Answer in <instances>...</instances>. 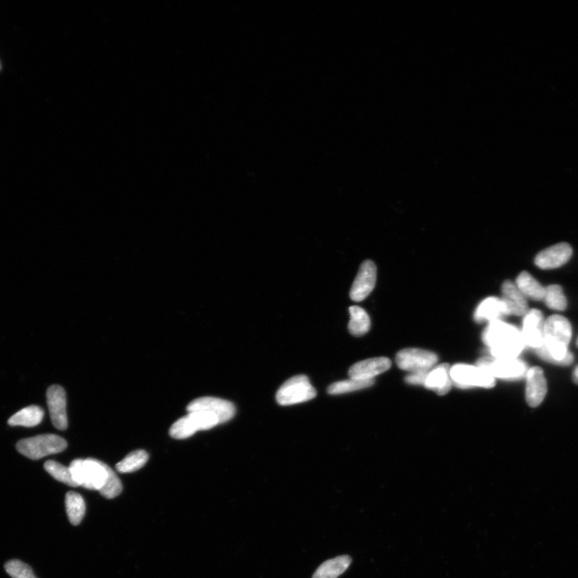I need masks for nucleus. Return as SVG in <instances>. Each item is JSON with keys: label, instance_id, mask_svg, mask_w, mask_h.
Listing matches in <instances>:
<instances>
[{"label": "nucleus", "instance_id": "1", "mask_svg": "<svg viewBox=\"0 0 578 578\" xmlns=\"http://www.w3.org/2000/svg\"><path fill=\"white\" fill-rule=\"evenodd\" d=\"M571 339L569 320L560 315L550 316L544 323V343L536 350L537 355L550 364L570 366L574 360L568 349Z\"/></svg>", "mask_w": 578, "mask_h": 578}, {"label": "nucleus", "instance_id": "32", "mask_svg": "<svg viewBox=\"0 0 578 578\" xmlns=\"http://www.w3.org/2000/svg\"><path fill=\"white\" fill-rule=\"evenodd\" d=\"M576 344H577V346L578 347V338H577V343H576Z\"/></svg>", "mask_w": 578, "mask_h": 578}, {"label": "nucleus", "instance_id": "13", "mask_svg": "<svg viewBox=\"0 0 578 578\" xmlns=\"http://www.w3.org/2000/svg\"><path fill=\"white\" fill-rule=\"evenodd\" d=\"M47 402L50 417L55 428L65 431L68 428L66 412V394L58 385L50 386L47 391Z\"/></svg>", "mask_w": 578, "mask_h": 578}, {"label": "nucleus", "instance_id": "8", "mask_svg": "<svg viewBox=\"0 0 578 578\" xmlns=\"http://www.w3.org/2000/svg\"><path fill=\"white\" fill-rule=\"evenodd\" d=\"M477 367L487 370L495 379H519L527 372L526 364L518 358L482 357L477 362Z\"/></svg>", "mask_w": 578, "mask_h": 578}, {"label": "nucleus", "instance_id": "23", "mask_svg": "<svg viewBox=\"0 0 578 578\" xmlns=\"http://www.w3.org/2000/svg\"><path fill=\"white\" fill-rule=\"evenodd\" d=\"M67 514L72 525L81 524L86 514V503L83 497L74 492L67 493L65 497Z\"/></svg>", "mask_w": 578, "mask_h": 578}, {"label": "nucleus", "instance_id": "27", "mask_svg": "<svg viewBox=\"0 0 578 578\" xmlns=\"http://www.w3.org/2000/svg\"><path fill=\"white\" fill-rule=\"evenodd\" d=\"M374 384V380H355L350 379L341 381H336L331 384L328 388L329 395H336L346 394L364 388H368Z\"/></svg>", "mask_w": 578, "mask_h": 578}, {"label": "nucleus", "instance_id": "21", "mask_svg": "<svg viewBox=\"0 0 578 578\" xmlns=\"http://www.w3.org/2000/svg\"><path fill=\"white\" fill-rule=\"evenodd\" d=\"M515 285L526 298L536 301H543L546 288L537 282L529 272H520L515 280Z\"/></svg>", "mask_w": 578, "mask_h": 578}, {"label": "nucleus", "instance_id": "29", "mask_svg": "<svg viewBox=\"0 0 578 578\" xmlns=\"http://www.w3.org/2000/svg\"><path fill=\"white\" fill-rule=\"evenodd\" d=\"M4 567L13 578H37L31 567L19 560H10Z\"/></svg>", "mask_w": 578, "mask_h": 578}, {"label": "nucleus", "instance_id": "6", "mask_svg": "<svg viewBox=\"0 0 578 578\" xmlns=\"http://www.w3.org/2000/svg\"><path fill=\"white\" fill-rule=\"evenodd\" d=\"M220 424L215 414L206 412H189L171 426L170 435L176 440L187 439L198 431L209 430Z\"/></svg>", "mask_w": 578, "mask_h": 578}, {"label": "nucleus", "instance_id": "26", "mask_svg": "<svg viewBox=\"0 0 578 578\" xmlns=\"http://www.w3.org/2000/svg\"><path fill=\"white\" fill-rule=\"evenodd\" d=\"M544 304L550 310L564 311L567 308V299L563 289L558 284H552L546 288L544 294Z\"/></svg>", "mask_w": 578, "mask_h": 578}, {"label": "nucleus", "instance_id": "4", "mask_svg": "<svg viewBox=\"0 0 578 578\" xmlns=\"http://www.w3.org/2000/svg\"><path fill=\"white\" fill-rule=\"evenodd\" d=\"M66 447L67 442L63 438L51 434L27 438L16 445V449L20 454L33 460L63 452Z\"/></svg>", "mask_w": 578, "mask_h": 578}, {"label": "nucleus", "instance_id": "19", "mask_svg": "<svg viewBox=\"0 0 578 578\" xmlns=\"http://www.w3.org/2000/svg\"><path fill=\"white\" fill-rule=\"evenodd\" d=\"M450 367L447 363L431 369L426 377L424 386L434 390L439 395H445L452 388Z\"/></svg>", "mask_w": 578, "mask_h": 578}, {"label": "nucleus", "instance_id": "17", "mask_svg": "<svg viewBox=\"0 0 578 578\" xmlns=\"http://www.w3.org/2000/svg\"><path fill=\"white\" fill-rule=\"evenodd\" d=\"M501 299L507 308L508 315L525 316L530 310L526 297L512 280L504 282Z\"/></svg>", "mask_w": 578, "mask_h": 578}, {"label": "nucleus", "instance_id": "3", "mask_svg": "<svg viewBox=\"0 0 578 578\" xmlns=\"http://www.w3.org/2000/svg\"><path fill=\"white\" fill-rule=\"evenodd\" d=\"M70 469L77 486L98 491L102 490L114 471L107 464L95 459H75Z\"/></svg>", "mask_w": 578, "mask_h": 578}, {"label": "nucleus", "instance_id": "11", "mask_svg": "<svg viewBox=\"0 0 578 578\" xmlns=\"http://www.w3.org/2000/svg\"><path fill=\"white\" fill-rule=\"evenodd\" d=\"M377 280V267L372 261H366L359 268L350 290V298L361 302L372 293Z\"/></svg>", "mask_w": 578, "mask_h": 578}, {"label": "nucleus", "instance_id": "12", "mask_svg": "<svg viewBox=\"0 0 578 578\" xmlns=\"http://www.w3.org/2000/svg\"><path fill=\"white\" fill-rule=\"evenodd\" d=\"M521 330L525 346L535 350L544 343V320L543 313L538 310H530L524 316Z\"/></svg>", "mask_w": 578, "mask_h": 578}, {"label": "nucleus", "instance_id": "7", "mask_svg": "<svg viewBox=\"0 0 578 578\" xmlns=\"http://www.w3.org/2000/svg\"><path fill=\"white\" fill-rule=\"evenodd\" d=\"M450 374L452 381L461 388L476 386L492 388L496 384L495 378L487 370L470 364H456L451 368Z\"/></svg>", "mask_w": 578, "mask_h": 578}, {"label": "nucleus", "instance_id": "16", "mask_svg": "<svg viewBox=\"0 0 578 578\" xmlns=\"http://www.w3.org/2000/svg\"><path fill=\"white\" fill-rule=\"evenodd\" d=\"M390 367L389 358H370L353 364L349 369V376L350 379L372 380L376 376L387 372Z\"/></svg>", "mask_w": 578, "mask_h": 578}, {"label": "nucleus", "instance_id": "31", "mask_svg": "<svg viewBox=\"0 0 578 578\" xmlns=\"http://www.w3.org/2000/svg\"><path fill=\"white\" fill-rule=\"evenodd\" d=\"M572 380H574V383L578 385V366L574 370V374H572Z\"/></svg>", "mask_w": 578, "mask_h": 578}, {"label": "nucleus", "instance_id": "9", "mask_svg": "<svg viewBox=\"0 0 578 578\" xmlns=\"http://www.w3.org/2000/svg\"><path fill=\"white\" fill-rule=\"evenodd\" d=\"M437 362L435 353L413 348L402 350L396 356L398 367L412 373L430 372Z\"/></svg>", "mask_w": 578, "mask_h": 578}, {"label": "nucleus", "instance_id": "22", "mask_svg": "<svg viewBox=\"0 0 578 578\" xmlns=\"http://www.w3.org/2000/svg\"><path fill=\"white\" fill-rule=\"evenodd\" d=\"M44 412L43 409L37 406H30L20 409L8 420L10 426H21L26 428H32L42 422Z\"/></svg>", "mask_w": 578, "mask_h": 578}, {"label": "nucleus", "instance_id": "10", "mask_svg": "<svg viewBox=\"0 0 578 578\" xmlns=\"http://www.w3.org/2000/svg\"><path fill=\"white\" fill-rule=\"evenodd\" d=\"M187 409L188 412H206L215 414L220 423L231 420L237 412L232 402L214 397L196 398Z\"/></svg>", "mask_w": 578, "mask_h": 578}, {"label": "nucleus", "instance_id": "15", "mask_svg": "<svg viewBox=\"0 0 578 578\" xmlns=\"http://www.w3.org/2000/svg\"><path fill=\"white\" fill-rule=\"evenodd\" d=\"M547 394V381L543 370L538 367L530 368L526 373L525 397L531 407L540 406Z\"/></svg>", "mask_w": 578, "mask_h": 578}, {"label": "nucleus", "instance_id": "5", "mask_svg": "<svg viewBox=\"0 0 578 578\" xmlns=\"http://www.w3.org/2000/svg\"><path fill=\"white\" fill-rule=\"evenodd\" d=\"M317 390L306 375H296L285 381L277 393V401L282 406L294 405L313 400Z\"/></svg>", "mask_w": 578, "mask_h": 578}, {"label": "nucleus", "instance_id": "25", "mask_svg": "<svg viewBox=\"0 0 578 578\" xmlns=\"http://www.w3.org/2000/svg\"><path fill=\"white\" fill-rule=\"evenodd\" d=\"M149 456L147 452L138 450L129 454L124 459L116 465L117 471L121 473H131L147 464Z\"/></svg>", "mask_w": 578, "mask_h": 578}, {"label": "nucleus", "instance_id": "20", "mask_svg": "<svg viewBox=\"0 0 578 578\" xmlns=\"http://www.w3.org/2000/svg\"><path fill=\"white\" fill-rule=\"evenodd\" d=\"M352 559L344 555L330 559L318 567L313 578H338L349 568Z\"/></svg>", "mask_w": 578, "mask_h": 578}, {"label": "nucleus", "instance_id": "2", "mask_svg": "<svg viewBox=\"0 0 578 578\" xmlns=\"http://www.w3.org/2000/svg\"><path fill=\"white\" fill-rule=\"evenodd\" d=\"M482 341L490 347L493 357L499 359L516 358L525 347L521 331L501 320L488 324Z\"/></svg>", "mask_w": 578, "mask_h": 578}, {"label": "nucleus", "instance_id": "18", "mask_svg": "<svg viewBox=\"0 0 578 578\" xmlns=\"http://www.w3.org/2000/svg\"><path fill=\"white\" fill-rule=\"evenodd\" d=\"M505 316H508L507 308L499 297H488L482 301L475 313L477 322L501 321Z\"/></svg>", "mask_w": 578, "mask_h": 578}, {"label": "nucleus", "instance_id": "28", "mask_svg": "<svg viewBox=\"0 0 578 578\" xmlns=\"http://www.w3.org/2000/svg\"><path fill=\"white\" fill-rule=\"evenodd\" d=\"M44 467L47 473L51 475L55 480L71 487H78L74 478H72L70 468H67L63 464L53 461V460H48V461L44 464Z\"/></svg>", "mask_w": 578, "mask_h": 578}, {"label": "nucleus", "instance_id": "30", "mask_svg": "<svg viewBox=\"0 0 578 578\" xmlns=\"http://www.w3.org/2000/svg\"><path fill=\"white\" fill-rule=\"evenodd\" d=\"M429 372L412 373L409 374L405 379L406 383L409 385H423L424 386L426 377H428Z\"/></svg>", "mask_w": 578, "mask_h": 578}, {"label": "nucleus", "instance_id": "24", "mask_svg": "<svg viewBox=\"0 0 578 578\" xmlns=\"http://www.w3.org/2000/svg\"><path fill=\"white\" fill-rule=\"evenodd\" d=\"M349 311L350 321L348 324V328H349L350 333L355 336L367 334L372 325L367 313L359 306H351Z\"/></svg>", "mask_w": 578, "mask_h": 578}, {"label": "nucleus", "instance_id": "14", "mask_svg": "<svg viewBox=\"0 0 578 578\" xmlns=\"http://www.w3.org/2000/svg\"><path fill=\"white\" fill-rule=\"evenodd\" d=\"M572 255V247L567 243H560L539 252L534 263L539 268L549 270L563 266L570 260Z\"/></svg>", "mask_w": 578, "mask_h": 578}]
</instances>
